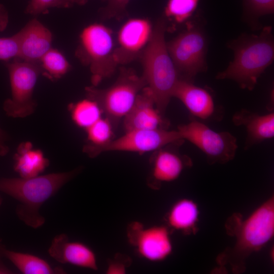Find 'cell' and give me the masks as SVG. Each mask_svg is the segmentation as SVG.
Wrapping results in <instances>:
<instances>
[{"label": "cell", "mask_w": 274, "mask_h": 274, "mask_svg": "<svg viewBox=\"0 0 274 274\" xmlns=\"http://www.w3.org/2000/svg\"><path fill=\"white\" fill-rule=\"evenodd\" d=\"M198 2L199 0H168L165 15L177 23H182L192 15Z\"/></svg>", "instance_id": "cell-25"}, {"label": "cell", "mask_w": 274, "mask_h": 274, "mask_svg": "<svg viewBox=\"0 0 274 274\" xmlns=\"http://www.w3.org/2000/svg\"><path fill=\"white\" fill-rule=\"evenodd\" d=\"M166 45L178 73L184 75V79L191 81L190 78L206 70V41L198 28L188 29Z\"/></svg>", "instance_id": "cell-9"}, {"label": "cell", "mask_w": 274, "mask_h": 274, "mask_svg": "<svg viewBox=\"0 0 274 274\" xmlns=\"http://www.w3.org/2000/svg\"><path fill=\"white\" fill-rule=\"evenodd\" d=\"M81 170L80 168L29 178L0 179V192L15 199L16 213L24 224L33 228L42 226L45 218L40 214L42 206Z\"/></svg>", "instance_id": "cell-2"}, {"label": "cell", "mask_w": 274, "mask_h": 274, "mask_svg": "<svg viewBox=\"0 0 274 274\" xmlns=\"http://www.w3.org/2000/svg\"><path fill=\"white\" fill-rule=\"evenodd\" d=\"M73 6L74 4H77L79 5H84L87 1V0H70Z\"/></svg>", "instance_id": "cell-34"}, {"label": "cell", "mask_w": 274, "mask_h": 274, "mask_svg": "<svg viewBox=\"0 0 274 274\" xmlns=\"http://www.w3.org/2000/svg\"><path fill=\"white\" fill-rule=\"evenodd\" d=\"M183 141L177 130H132L125 131L122 136L113 139L97 149L91 158L108 151H127L141 154L155 152L165 146Z\"/></svg>", "instance_id": "cell-10"}, {"label": "cell", "mask_w": 274, "mask_h": 274, "mask_svg": "<svg viewBox=\"0 0 274 274\" xmlns=\"http://www.w3.org/2000/svg\"><path fill=\"white\" fill-rule=\"evenodd\" d=\"M50 256L62 264H70L94 270L98 269L94 251L85 244L70 241L68 236L62 233L56 235L48 249Z\"/></svg>", "instance_id": "cell-15"}, {"label": "cell", "mask_w": 274, "mask_h": 274, "mask_svg": "<svg viewBox=\"0 0 274 274\" xmlns=\"http://www.w3.org/2000/svg\"><path fill=\"white\" fill-rule=\"evenodd\" d=\"M9 23V15L5 7L0 4V32L4 31Z\"/></svg>", "instance_id": "cell-31"}, {"label": "cell", "mask_w": 274, "mask_h": 274, "mask_svg": "<svg viewBox=\"0 0 274 274\" xmlns=\"http://www.w3.org/2000/svg\"><path fill=\"white\" fill-rule=\"evenodd\" d=\"M4 257L8 259L20 271L24 274L64 273L60 268H54L41 258L28 253L3 249Z\"/></svg>", "instance_id": "cell-21"}, {"label": "cell", "mask_w": 274, "mask_h": 274, "mask_svg": "<svg viewBox=\"0 0 274 274\" xmlns=\"http://www.w3.org/2000/svg\"><path fill=\"white\" fill-rule=\"evenodd\" d=\"M127 237L138 254L149 261H162L173 252L170 229L167 226L145 227L134 222L128 227Z\"/></svg>", "instance_id": "cell-11"}, {"label": "cell", "mask_w": 274, "mask_h": 274, "mask_svg": "<svg viewBox=\"0 0 274 274\" xmlns=\"http://www.w3.org/2000/svg\"><path fill=\"white\" fill-rule=\"evenodd\" d=\"M177 130L182 140L188 141L204 153L210 164L226 163L235 157L236 139L228 132L215 131L196 120L179 125Z\"/></svg>", "instance_id": "cell-8"}, {"label": "cell", "mask_w": 274, "mask_h": 274, "mask_svg": "<svg viewBox=\"0 0 274 274\" xmlns=\"http://www.w3.org/2000/svg\"><path fill=\"white\" fill-rule=\"evenodd\" d=\"M146 86L143 76H138L131 69L122 67L111 86L104 89L86 87L85 92L87 98L98 105L106 118L116 127L120 119L130 111L138 94Z\"/></svg>", "instance_id": "cell-6"}, {"label": "cell", "mask_w": 274, "mask_h": 274, "mask_svg": "<svg viewBox=\"0 0 274 274\" xmlns=\"http://www.w3.org/2000/svg\"><path fill=\"white\" fill-rule=\"evenodd\" d=\"M70 109L74 123L85 129L101 118L102 114L98 105L88 98L70 105Z\"/></svg>", "instance_id": "cell-23"}, {"label": "cell", "mask_w": 274, "mask_h": 274, "mask_svg": "<svg viewBox=\"0 0 274 274\" xmlns=\"http://www.w3.org/2000/svg\"><path fill=\"white\" fill-rule=\"evenodd\" d=\"M151 22L142 18H131L120 28L114 58L118 64H126L141 57L152 36Z\"/></svg>", "instance_id": "cell-12"}, {"label": "cell", "mask_w": 274, "mask_h": 274, "mask_svg": "<svg viewBox=\"0 0 274 274\" xmlns=\"http://www.w3.org/2000/svg\"><path fill=\"white\" fill-rule=\"evenodd\" d=\"M233 121L246 127L247 147L274 136L273 113L260 115L242 110L234 115Z\"/></svg>", "instance_id": "cell-19"}, {"label": "cell", "mask_w": 274, "mask_h": 274, "mask_svg": "<svg viewBox=\"0 0 274 274\" xmlns=\"http://www.w3.org/2000/svg\"><path fill=\"white\" fill-rule=\"evenodd\" d=\"M199 217L197 203L192 199L184 198L172 205L165 216V221L169 229L194 234L198 229Z\"/></svg>", "instance_id": "cell-18"}, {"label": "cell", "mask_w": 274, "mask_h": 274, "mask_svg": "<svg viewBox=\"0 0 274 274\" xmlns=\"http://www.w3.org/2000/svg\"><path fill=\"white\" fill-rule=\"evenodd\" d=\"M2 198L1 196L0 195V206L2 204Z\"/></svg>", "instance_id": "cell-35"}, {"label": "cell", "mask_w": 274, "mask_h": 274, "mask_svg": "<svg viewBox=\"0 0 274 274\" xmlns=\"http://www.w3.org/2000/svg\"><path fill=\"white\" fill-rule=\"evenodd\" d=\"M123 119L125 131L167 129L169 126L168 121L156 108L152 91L147 86L138 94L133 107Z\"/></svg>", "instance_id": "cell-13"}, {"label": "cell", "mask_w": 274, "mask_h": 274, "mask_svg": "<svg viewBox=\"0 0 274 274\" xmlns=\"http://www.w3.org/2000/svg\"><path fill=\"white\" fill-rule=\"evenodd\" d=\"M11 97L3 105L6 114L13 118H24L32 114L36 107L33 92L38 78L42 74L39 63L15 58L7 62Z\"/></svg>", "instance_id": "cell-7"}, {"label": "cell", "mask_w": 274, "mask_h": 274, "mask_svg": "<svg viewBox=\"0 0 274 274\" xmlns=\"http://www.w3.org/2000/svg\"><path fill=\"white\" fill-rule=\"evenodd\" d=\"M165 147L155 151L152 158L151 178L156 187L160 183L177 179L183 170L191 165V159Z\"/></svg>", "instance_id": "cell-17"}, {"label": "cell", "mask_w": 274, "mask_h": 274, "mask_svg": "<svg viewBox=\"0 0 274 274\" xmlns=\"http://www.w3.org/2000/svg\"><path fill=\"white\" fill-rule=\"evenodd\" d=\"M4 246L0 242V274H11L13 273V271L9 268L3 262L2 257H4L2 250Z\"/></svg>", "instance_id": "cell-33"}, {"label": "cell", "mask_w": 274, "mask_h": 274, "mask_svg": "<svg viewBox=\"0 0 274 274\" xmlns=\"http://www.w3.org/2000/svg\"><path fill=\"white\" fill-rule=\"evenodd\" d=\"M14 168L21 178H29L40 175L49 164L43 152L32 148L29 142L21 143L14 157Z\"/></svg>", "instance_id": "cell-20"}, {"label": "cell", "mask_w": 274, "mask_h": 274, "mask_svg": "<svg viewBox=\"0 0 274 274\" xmlns=\"http://www.w3.org/2000/svg\"><path fill=\"white\" fill-rule=\"evenodd\" d=\"M130 264V260L128 257L117 255L109 261L106 272L108 274L125 273Z\"/></svg>", "instance_id": "cell-30"}, {"label": "cell", "mask_w": 274, "mask_h": 274, "mask_svg": "<svg viewBox=\"0 0 274 274\" xmlns=\"http://www.w3.org/2000/svg\"><path fill=\"white\" fill-rule=\"evenodd\" d=\"M252 13L261 16L271 14L274 10V0H245Z\"/></svg>", "instance_id": "cell-29"}, {"label": "cell", "mask_w": 274, "mask_h": 274, "mask_svg": "<svg viewBox=\"0 0 274 274\" xmlns=\"http://www.w3.org/2000/svg\"><path fill=\"white\" fill-rule=\"evenodd\" d=\"M7 135L0 128V156L6 155L9 152V147L6 144Z\"/></svg>", "instance_id": "cell-32"}, {"label": "cell", "mask_w": 274, "mask_h": 274, "mask_svg": "<svg viewBox=\"0 0 274 274\" xmlns=\"http://www.w3.org/2000/svg\"><path fill=\"white\" fill-rule=\"evenodd\" d=\"M19 59L39 63L41 58L52 48L50 30L36 18L32 19L18 32Z\"/></svg>", "instance_id": "cell-14"}, {"label": "cell", "mask_w": 274, "mask_h": 274, "mask_svg": "<svg viewBox=\"0 0 274 274\" xmlns=\"http://www.w3.org/2000/svg\"><path fill=\"white\" fill-rule=\"evenodd\" d=\"M113 126L107 118H101L86 128L87 143L83 151L90 157L98 148L106 145L113 140Z\"/></svg>", "instance_id": "cell-22"}, {"label": "cell", "mask_w": 274, "mask_h": 274, "mask_svg": "<svg viewBox=\"0 0 274 274\" xmlns=\"http://www.w3.org/2000/svg\"><path fill=\"white\" fill-rule=\"evenodd\" d=\"M106 6L101 10L105 18H120L126 12V7L129 0H104Z\"/></svg>", "instance_id": "cell-28"}, {"label": "cell", "mask_w": 274, "mask_h": 274, "mask_svg": "<svg viewBox=\"0 0 274 274\" xmlns=\"http://www.w3.org/2000/svg\"><path fill=\"white\" fill-rule=\"evenodd\" d=\"M19 56L17 33L9 37L0 38V60L8 62Z\"/></svg>", "instance_id": "cell-27"}, {"label": "cell", "mask_w": 274, "mask_h": 274, "mask_svg": "<svg viewBox=\"0 0 274 274\" xmlns=\"http://www.w3.org/2000/svg\"><path fill=\"white\" fill-rule=\"evenodd\" d=\"M72 6L70 0H30L25 12L32 15H37L48 13L50 8H69Z\"/></svg>", "instance_id": "cell-26"}, {"label": "cell", "mask_w": 274, "mask_h": 274, "mask_svg": "<svg viewBox=\"0 0 274 274\" xmlns=\"http://www.w3.org/2000/svg\"><path fill=\"white\" fill-rule=\"evenodd\" d=\"M173 97L179 99L193 116L201 119H209L215 113V104L211 95L191 81L179 79Z\"/></svg>", "instance_id": "cell-16"}, {"label": "cell", "mask_w": 274, "mask_h": 274, "mask_svg": "<svg viewBox=\"0 0 274 274\" xmlns=\"http://www.w3.org/2000/svg\"><path fill=\"white\" fill-rule=\"evenodd\" d=\"M229 235L235 237L231 248L218 256L220 265L228 264L234 273L243 272L245 261L252 253L263 248L274 236V197L271 196L257 207L247 218L240 214L230 216L226 223Z\"/></svg>", "instance_id": "cell-1"}, {"label": "cell", "mask_w": 274, "mask_h": 274, "mask_svg": "<svg viewBox=\"0 0 274 274\" xmlns=\"http://www.w3.org/2000/svg\"><path fill=\"white\" fill-rule=\"evenodd\" d=\"M42 74L51 80L61 78L69 72L71 65L58 50L51 48L40 59Z\"/></svg>", "instance_id": "cell-24"}, {"label": "cell", "mask_w": 274, "mask_h": 274, "mask_svg": "<svg viewBox=\"0 0 274 274\" xmlns=\"http://www.w3.org/2000/svg\"><path fill=\"white\" fill-rule=\"evenodd\" d=\"M114 50L112 32L106 26L94 23L81 31L76 55L89 67L92 86L96 87L115 72L118 64Z\"/></svg>", "instance_id": "cell-5"}, {"label": "cell", "mask_w": 274, "mask_h": 274, "mask_svg": "<svg viewBox=\"0 0 274 274\" xmlns=\"http://www.w3.org/2000/svg\"><path fill=\"white\" fill-rule=\"evenodd\" d=\"M233 60L217 78L235 81L243 89L252 90L264 70L272 62L274 43L271 27L266 26L259 35L244 37L232 45Z\"/></svg>", "instance_id": "cell-4"}, {"label": "cell", "mask_w": 274, "mask_h": 274, "mask_svg": "<svg viewBox=\"0 0 274 274\" xmlns=\"http://www.w3.org/2000/svg\"><path fill=\"white\" fill-rule=\"evenodd\" d=\"M166 30L165 19H159L140 57L143 67L142 76L152 91L156 108L163 115L179 80L165 41Z\"/></svg>", "instance_id": "cell-3"}]
</instances>
